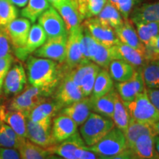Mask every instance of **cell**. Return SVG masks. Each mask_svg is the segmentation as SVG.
<instances>
[{
	"mask_svg": "<svg viewBox=\"0 0 159 159\" xmlns=\"http://www.w3.org/2000/svg\"><path fill=\"white\" fill-rule=\"evenodd\" d=\"M27 78L33 86L41 89L47 97L55 91L64 71L52 60L30 55L26 59Z\"/></svg>",
	"mask_w": 159,
	"mask_h": 159,
	"instance_id": "1",
	"label": "cell"
},
{
	"mask_svg": "<svg viewBox=\"0 0 159 159\" xmlns=\"http://www.w3.org/2000/svg\"><path fill=\"white\" fill-rule=\"evenodd\" d=\"M115 127L114 121L108 117L91 112L80 125V134L86 146H92Z\"/></svg>",
	"mask_w": 159,
	"mask_h": 159,
	"instance_id": "2",
	"label": "cell"
},
{
	"mask_svg": "<svg viewBox=\"0 0 159 159\" xmlns=\"http://www.w3.org/2000/svg\"><path fill=\"white\" fill-rule=\"evenodd\" d=\"M124 105L130 118L136 122L152 125L159 121V111L149 98L147 89Z\"/></svg>",
	"mask_w": 159,
	"mask_h": 159,
	"instance_id": "3",
	"label": "cell"
},
{
	"mask_svg": "<svg viewBox=\"0 0 159 159\" xmlns=\"http://www.w3.org/2000/svg\"><path fill=\"white\" fill-rule=\"evenodd\" d=\"M86 148L99 157H111L126 150L127 145L123 131L114 127L98 142Z\"/></svg>",
	"mask_w": 159,
	"mask_h": 159,
	"instance_id": "4",
	"label": "cell"
},
{
	"mask_svg": "<svg viewBox=\"0 0 159 159\" xmlns=\"http://www.w3.org/2000/svg\"><path fill=\"white\" fill-rule=\"evenodd\" d=\"M52 119L49 118L40 122H33L27 119V139L43 148H48L56 144L52 134Z\"/></svg>",
	"mask_w": 159,
	"mask_h": 159,
	"instance_id": "5",
	"label": "cell"
},
{
	"mask_svg": "<svg viewBox=\"0 0 159 159\" xmlns=\"http://www.w3.org/2000/svg\"><path fill=\"white\" fill-rule=\"evenodd\" d=\"M47 97L41 89L31 85L21 94L17 95L11 101L9 109L21 111L28 117L30 111L38 105L44 101Z\"/></svg>",
	"mask_w": 159,
	"mask_h": 159,
	"instance_id": "6",
	"label": "cell"
},
{
	"mask_svg": "<svg viewBox=\"0 0 159 159\" xmlns=\"http://www.w3.org/2000/svg\"><path fill=\"white\" fill-rule=\"evenodd\" d=\"M83 33V25H80L68 34L66 43V55L65 60V71H69L81 63H86L83 58L81 40ZM90 62V61H89Z\"/></svg>",
	"mask_w": 159,
	"mask_h": 159,
	"instance_id": "7",
	"label": "cell"
},
{
	"mask_svg": "<svg viewBox=\"0 0 159 159\" xmlns=\"http://www.w3.org/2000/svg\"><path fill=\"white\" fill-rule=\"evenodd\" d=\"M68 35L49 39L36 49L33 55L35 57L52 60L55 62L63 63L66 55V43Z\"/></svg>",
	"mask_w": 159,
	"mask_h": 159,
	"instance_id": "8",
	"label": "cell"
},
{
	"mask_svg": "<svg viewBox=\"0 0 159 159\" xmlns=\"http://www.w3.org/2000/svg\"><path fill=\"white\" fill-rule=\"evenodd\" d=\"M47 39L68 35L64 21L55 7L51 6L38 19Z\"/></svg>",
	"mask_w": 159,
	"mask_h": 159,
	"instance_id": "9",
	"label": "cell"
},
{
	"mask_svg": "<svg viewBox=\"0 0 159 159\" xmlns=\"http://www.w3.org/2000/svg\"><path fill=\"white\" fill-rule=\"evenodd\" d=\"M55 90L54 99L62 108L84 97L80 88L65 72Z\"/></svg>",
	"mask_w": 159,
	"mask_h": 159,
	"instance_id": "10",
	"label": "cell"
},
{
	"mask_svg": "<svg viewBox=\"0 0 159 159\" xmlns=\"http://www.w3.org/2000/svg\"><path fill=\"white\" fill-rule=\"evenodd\" d=\"M83 25L88 30L91 36L101 44L112 47L119 41L114 29L110 26L100 22L97 17L86 19Z\"/></svg>",
	"mask_w": 159,
	"mask_h": 159,
	"instance_id": "11",
	"label": "cell"
},
{
	"mask_svg": "<svg viewBox=\"0 0 159 159\" xmlns=\"http://www.w3.org/2000/svg\"><path fill=\"white\" fill-rule=\"evenodd\" d=\"M116 88L119 97L124 103L133 101L139 94L146 90L141 68L136 69L134 75L128 80L116 83Z\"/></svg>",
	"mask_w": 159,
	"mask_h": 159,
	"instance_id": "12",
	"label": "cell"
},
{
	"mask_svg": "<svg viewBox=\"0 0 159 159\" xmlns=\"http://www.w3.org/2000/svg\"><path fill=\"white\" fill-rule=\"evenodd\" d=\"M27 83V75L21 63L11 67L3 82V91L6 95L14 96L22 92Z\"/></svg>",
	"mask_w": 159,
	"mask_h": 159,
	"instance_id": "13",
	"label": "cell"
},
{
	"mask_svg": "<svg viewBox=\"0 0 159 159\" xmlns=\"http://www.w3.org/2000/svg\"><path fill=\"white\" fill-rule=\"evenodd\" d=\"M111 49L114 60H122L130 63L136 69L142 68L148 62L145 52L133 48L120 41L111 47Z\"/></svg>",
	"mask_w": 159,
	"mask_h": 159,
	"instance_id": "14",
	"label": "cell"
},
{
	"mask_svg": "<svg viewBox=\"0 0 159 159\" xmlns=\"http://www.w3.org/2000/svg\"><path fill=\"white\" fill-rule=\"evenodd\" d=\"M31 22L25 18H19L12 21L4 28L11 44L16 49L23 47L27 42Z\"/></svg>",
	"mask_w": 159,
	"mask_h": 159,
	"instance_id": "15",
	"label": "cell"
},
{
	"mask_svg": "<svg viewBox=\"0 0 159 159\" xmlns=\"http://www.w3.org/2000/svg\"><path fill=\"white\" fill-rule=\"evenodd\" d=\"M47 40L44 30L39 24H34L30 30L27 42L23 47L15 49V55L21 61L26 59L41 47Z\"/></svg>",
	"mask_w": 159,
	"mask_h": 159,
	"instance_id": "16",
	"label": "cell"
},
{
	"mask_svg": "<svg viewBox=\"0 0 159 159\" xmlns=\"http://www.w3.org/2000/svg\"><path fill=\"white\" fill-rule=\"evenodd\" d=\"M86 146L80 134L76 133L63 142L47 148L50 154L65 159H77L75 152L77 149Z\"/></svg>",
	"mask_w": 159,
	"mask_h": 159,
	"instance_id": "17",
	"label": "cell"
},
{
	"mask_svg": "<svg viewBox=\"0 0 159 159\" xmlns=\"http://www.w3.org/2000/svg\"><path fill=\"white\" fill-rule=\"evenodd\" d=\"M0 116L2 122L9 125L18 136L27 139V115L19 111L6 110L5 106L0 105Z\"/></svg>",
	"mask_w": 159,
	"mask_h": 159,
	"instance_id": "18",
	"label": "cell"
},
{
	"mask_svg": "<svg viewBox=\"0 0 159 159\" xmlns=\"http://www.w3.org/2000/svg\"><path fill=\"white\" fill-rule=\"evenodd\" d=\"M77 132V125L66 115L59 114L52 122V134L55 142L60 143Z\"/></svg>",
	"mask_w": 159,
	"mask_h": 159,
	"instance_id": "19",
	"label": "cell"
},
{
	"mask_svg": "<svg viewBox=\"0 0 159 159\" xmlns=\"http://www.w3.org/2000/svg\"><path fill=\"white\" fill-rule=\"evenodd\" d=\"M60 114L66 115L72 119L77 126H80L88 119L91 113L89 97L66 106L59 111Z\"/></svg>",
	"mask_w": 159,
	"mask_h": 159,
	"instance_id": "20",
	"label": "cell"
},
{
	"mask_svg": "<svg viewBox=\"0 0 159 159\" xmlns=\"http://www.w3.org/2000/svg\"><path fill=\"white\" fill-rule=\"evenodd\" d=\"M114 32L121 43L146 52L145 46L139 40L138 34L130 20L125 19L122 25L115 29Z\"/></svg>",
	"mask_w": 159,
	"mask_h": 159,
	"instance_id": "21",
	"label": "cell"
},
{
	"mask_svg": "<svg viewBox=\"0 0 159 159\" xmlns=\"http://www.w3.org/2000/svg\"><path fill=\"white\" fill-rule=\"evenodd\" d=\"M123 133H124L125 141H126L127 148L130 150L133 148L135 142L139 136L142 135L157 136L156 130L154 128L153 124H146V123L136 122L130 117L128 128L125 131H123Z\"/></svg>",
	"mask_w": 159,
	"mask_h": 159,
	"instance_id": "22",
	"label": "cell"
},
{
	"mask_svg": "<svg viewBox=\"0 0 159 159\" xmlns=\"http://www.w3.org/2000/svg\"><path fill=\"white\" fill-rule=\"evenodd\" d=\"M131 150L138 159H159L153 136L142 135L139 136Z\"/></svg>",
	"mask_w": 159,
	"mask_h": 159,
	"instance_id": "23",
	"label": "cell"
},
{
	"mask_svg": "<svg viewBox=\"0 0 159 159\" xmlns=\"http://www.w3.org/2000/svg\"><path fill=\"white\" fill-rule=\"evenodd\" d=\"M55 9L62 17L68 34L81 25L82 20L78 10L71 0H66Z\"/></svg>",
	"mask_w": 159,
	"mask_h": 159,
	"instance_id": "24",
	"label": "cell"
},
{
	"mask_svg": "<svg viewBox=\"0 0 159 159\" xmlns=\"http://www.w3.org/2000/svg\"><path fill=\"white\" fill-rule=\"evenodd\" d=\"M130 21L134 24L159 22V2L144 4L134 10Z\"/></svg>",
	"mask_w": 159,
	"mask_h": 159,
	"instance_id": "25",
	"label": "cell"
},
{
	"mask_svg": "<svg viewBox=\"0 0 159 159\" xmlns=\"http://www.w3.org/2000/svg\"><path fill=\"white\" fill-rule=\"evenodd\" d=\"M61 109L62 108L55 99L47 100L46 99L30 111L27 119L33 122H40L47 119H52Z\"/></svg>",
	"mask_w": 159,
	"mask_h": 159,
	"instance_id": "26",
	"label": "cell"
},
{
	"mask_svg": "<svg viewBox=\"0 0 159 159\" xmlns=\"http://www.w3.org/2000/svg\"><path fill=\"white\" fill-rule=\"evenodd\" d=\"M114 89H113L107 94L98 98L89 97L91 111L96 114L112 119L114 108Z\"/></svg>",
	"mask_w": 159,
	"mask_h": 159,
	"instance_id": "27",
	"label": "cell"
},
{
	"mask_svg": "<svg viewBox=\"0 0 159 159\" xmlns=\"http://www.w3.org/2000/svg\"><path fill=\"white\" fill-rule=\"evenodd\" d=\"M108 68L111 78L116 82L128 80L133 77L136 71L133 66L122 60H113L109 64Z\"/></svg>",
	"mask_w": 159,
	"mask_h": 159,
	"instance_id": "28",
	"label": "cell"
},
{
	"mask_svg": "<svg viewBox=\"0 0 159 159\" xmlns=\"http://www.w3.org/2000/svg\"><path fill=\"white\" fill-rule=\"evenodd\" d=\"M114 84L113 79L111 78L107 69L100 68L97 75L94 88L90 97L92 98H98L104 96L114 89Z\"/></svg>",
	"mask_w": 159,
	"mask_h": 159,
	"instance_id": "29",
	"label": "cell"
},
{
	"mask_svg": "<svg viewBox=\"0 0 159 159\" xmlns=\"http://www.w3.org/2000/svg\"><path fill=\"white\" fill-rule=\"evenodd\" d=\"M141 71L147 89H159V59L148 61Z\"/></svg>",
	"mask_w": 159,
	"mask_h": 159,
	"instance_id": "30",
	"label": "cell"
},
{
	"mask_svg": "<svg viewBox=\"0 0 159 159\" xmlns=\"http://www.w3.org/2000/svg\"><path fill=\"white\" fill-rule=\"evenodd\" d=\"M26 139L18 136L9 125L3 122L2 123L0 127V148L19 150Z\"/></svg>",
	"mask_w": 159,
	"mask_h": 159,
	"instance_id": "31",
	"label": "cell"
},
{
	"mask_svg": "<svg viewBox=\"0 0 159 159\" xmlns=\"http://www.w3.org/2000/svg\"><path fill=\"white\" fill-rule=\"evenodd\" d=\"M51 6L49 0H28L21 14L24 18L30 20V22L35 23Z\"/></svg>",
	"mask_w": 159,
	"mask_h": 159,
	"instance_id": "32",
	"label": "cell"
},
{
	"mask_svg": "<svg viewBox=\"0 0 159 159\" xmlns=\"http://www.w3.org/2000/svg\"><path fill=\"white\" fill-rule=\"evenodd\" d=\"M114 108L112 120L114 121L115 127L119 128L122 131H125L128 126L130 116H129L128 111L125 108L124 102H122L116 90H114Z\"/></svg>",
	"mask_w": 159,
	"mask_h": 159,
	"instance_id": "33",
	"label": "cell"
},
{
	"mask_svg": "<svg viewBox=\"0 0 159 159\" xmlns=\"http://www.w3.org/2000/svg\"><path fill=\"white\" fill-rule=\"evenodd\" d=\"M97 19L104 25L110 26L113 29H116L123 24V19L118 10L114 5L106 2Z\"/></svg>",
	"mask_w": 159,
	"mask_h": 159,
	"instance_id": "34",
	"label": "cell"
},
{
	"mask_svg": "<svg viewBox=\"0 0 159 159\" xmlns=\"http://www.w3.org/2000/svg\"><path fill=\"white\" fill-rule=\"evenodd\" d=\"M18 151L21 159H48L50 155L47 149L35 144L27 139Z\"/></svg>",
	"mask_w": 159,
	"mask_h": 159,
	"instance_id": "35",
	"label": "cell"
},
{
	"mask_svg": "<svg viewBox=\"0 0 159 159\" xmlns=\"http://www.w3.org/2000/svg\"><path fill=\"white\" fill-rule=\"evenodd\" d=\"M114 60L111 47H107L97 42L94 53L91 57V62L96 63L99 67L108 69L111 61Z\"/></svg>",
	"mask_w": 159,
	"mask_h": 159,
	"instance_id": "36",
	"label": "cell"
},
{
	"mask_svg": "<svg viewBox=\"0 0 159 159\" xmlns=\"http://www.w3.org/2000/svg\"><path fill=\"white\" fill-rule=\"evenodd\" d=\"M139 39L145 47L152 38L159 35V22L135 24Z\"/></svg>",
	"mask_w": 159,
	"mask_h": 159,
	"instance_id": "37",
	"label": "cell"
},
{
	"mask_svg": "<svg viewBox=\"0 0 159 159\" xmlns=\"http://www.w3.org/2000/svg\"><path fill=\"white\" fill-rule=\"evenodd\" d=\"M100 67L96 63L91 62L88 71L83 76L80 83V90L84 97L91 96L97 75L98 74Z\"/></svg>",
	"mask_w": 159,
	"mask_h": 159,
	"instance_id": "38",
	"label": "cell"
},
{
	"mask_svg": "<svg viewBox=\"0 0 159 159\" xmlns=\"http://www.w3.org/2000/svg\"><path fill=\"white\" fill-rule=\"evenodd\" d=\"M18 16V11L9 0H0V27H5Z\"/></svg>",
	"mask_w": 159,
	"mask_h": 159,
	"instance_id": "39",
	"label": "cell"
},
{
	"mask_svg": "<svg viewBox=\"0 0 159 159\" xmlns=\"http://www.w3.org/2000/svg\"><path fill=\"white\" fill-rule=\"evenodd\" d=\"M83 33L82 40H81L82 53L85 61H87V62H89V61H91V57H92L94 49L96 48L97 41L91 36L88 30L85 28L83 25Z\"/></svg>",
	"mask_w": 159,
	"mask_h": 159,
	"instance_id": "40",
	"label": "cell"
},
{
	"mask_svg": "<svg viewBox=\"0 0 159 159\" xmlns=\"http://www.w3.org/2000/svg\"><path fill=\"white\" fill-rule=\"evenodd\" d=\"M145 48L147 61L159 59V35L152 38Z\"/></svg>",
	"mask_w": 159,
	"mask_h": 159,
	"instance_id": "41",
	"label": "cell"
},
{
	"mask_svg": "<svg viewBox=\"0 0 159 159\" xmlns=\"http://www.w3.org/2000/svg\"><path fill=\"white\" fill-rule=\"evenodd\" d=\"M106 2L104 0H87V9L85 19L96 17L102 11Z\"/></svg>",
	"mask_w": 159,
	"mask_h": 159,
	"instance_id": "42",
	"label": "cell"
},
{
	"mask_svg": "<svg viewBox=\"0 0 159 159\" xmlns=\"http://www.w3.org/2000/svg\"><path fill=\"white\" fill-rule=\"evenodd\" d=\"M11 41L5 29L0 27V57L11 55Z\"/></svg>",
	"mask_w": 159,
	"mask_h": 159,
	"instance_id": "43",
	"label": "cell"
},
{
	"mask_svg": "<svg viewBox=\"0 0 159 159\" xmlns=\"http://www.w3.org/2000/svg\"><path fill=\"white\" fill-rule=\"evenodd\" d=\"M134 2L135 0H117L115 7L122 14L124 19H128Z\"/></svg>",
	"mask_w": 159,
	"mask_h": 159,
	"instance_id": "44",
	"label": "cell"
},
{
	"mask_svg": "<svg viewBox=\"0 0 159 159\" xmlns=\"http://www.w3.org/2000/svg\"><path fill=\"white\" fill-rule=\"evenodd\" d=\"M13 57L11 55L0 57V83H3L7 71L11 69Z\"/></svg>",
	"mask_w": 159,
	"mask_h": 159,
	"instance_id": "45",
	"label": "cell"
},
{
	"mask_svg": "<svg viewBox=\"0 0 159 159\" xmlns=\"http://www.w3.org/2000/svg\"><path fill=\"white\" fill-rule=\"evenodd\" d=\"M75 156L77 159H99L98 155L89 150L86 146L77 149L75 152Z\"/></svg>",
	"mask_w": 159,
	"mask_h": 159,
	"instance_id": "46",
	"label": "cell"
},
{
	"mask_svg": "<svg viewBox=\"0 0 159 159\" xmlns=\"http://www.w3.org/2000/svg\"><path fill=\"white\" fill-rule=\"evenodd\" d=\"M0 159H21V157L17 150L0 148Z\"/></svg>",
	"mask_w": 159,
	"mask_h": 159,
	"instance_id": "47",
	"label": "cell"
},
{
	"mask_svg": "<svg viewBox=\"0 0 159 159\" xmlns=\"http://www.w3.org/2000/svg\"><path fill=\"white\" fill-rule=\"evenodd\" d=\"M102 159H138V158L135 156L132 150L127 148L123 152L118 155L111 157H100Z\"/></svg>",
	"mask_w": 159,
	"mask_h": 159,
	"instance_id": "48",
	"label": "cell"
},
{
	"mask_svg": "<svg viewBox=\"0 0 159 159\" xmlns=\"http://www.w3.org/2000/svg\"><path fill=\"white\" fill-rule=\"evenodd\" d=\"M149 98L159 111V89H147Z\"/></svg>",
	"mask_w": 159,
	"mask_h": 159,
	"instance_id": "49",
	"label": "cell"
},
{
	"mask_svg": "<svg viewBox=\"0 0 159 159\" xmlns=\"http://www.w3.org/2000/svg\"><path fill=\"white\" fill-rule=\"evenodd\" d=\"M77 7H78V11L80 16L81 20L85 19L86 16V9H87V0H77Z\"/></svg>",
	"mask_w": 159,
	"mask_h": 159,
	"instance_id": "50",
	"label": "cell"
},
{
	"mask_svg": "<svg viewBox=\"0 0 159 159\" xmlns=\"http://www.w3.org/2000/svg\"><path fill=\"white\" fill-rule=\"evenodd\" d=\"M11 2L18 7H24L27 5L28 0H9Z\"/></svg>",
	"mask_w": 159,
	"mask_h": 159,
	"instance_id": "51",
	"label": "cell"
},
{
	"mask_svg": "<svg viewBox=\"0 0 159 159\" xmlns=\"http://www.w3.org/2000/svg\"><path fill=\"white\" fill-rule=\"evenodd\" d=\"M65 1L66 0H49L50 5L52 6L53 7H55V8H57L60 5H61V4Z\"/></svg>",
	"mask_w": 159,
	"mask_h": 159,
	"instance_id": "52",
	"label": "cell"
},
{
	"mask_svg": "<svg viewBox=\"0 0 159 159\" xmlns=\"http://www.w3.org/2000/svg\"><path fill=\"white\" fill-rule=\"evenodd\" d=\"M155 144H156L157 152H158V153L159 155V136H158V135L155 136Z\"/></svg>",
	"mask_w": 159,
	"mask_h": 159,
	"instance_id": "53",
	"label": "cell"
},
{
	"mask_svg": "<svg viewBox=\"0 0 159 159\" xmlns=\"http://www.w3.org/2000/svg\"><path fill=\"white\" fill-rule=\"evenodd\" d=\"M153 126H154V128H155V129H156V130L157 135H158V136H159V121H158V122H156V123H154Z\"/></svg>",
	"mask_w": 159,
	"mask_h": 159,
	"instance_id": "54",
	"label": "cell"
},
{
	"mask_svg": "<svg viewBox=\"0 0 159 159\" xmlns=\"http://www.w3.org/2000/svg\"><path fill=\"white\" fill-rule=\"evenodd\" d=\"M48 159H65V158H61V157L55 156V155L50 154V155H49Z\"/></svg>",
	"mask_w": 159,
	"mask_h": 159,
	"instance_id": "55",
	"label": "cell"
},
{
	"mask_svg": "<svg viewBox=\"0 0 159 159\" xmlns=\"http://www.w3.org/2000/svg\"><path fill=\"white\" fill-rule=\"evenodd\" d=\"M108 2H109L111 4V5H114V7L115 6H116V2H117V0H108Z\"/></svg>",
	"mask_w": 159,
	"mask_h": 159,
	"instance_id": "56",
	"label": "cell"
},
{
	"mask_svg": "<svg viewBox=\"0 0 159 159\" xmlns=\"http://www.w3.org/2000/svg\"><path fill=\"white\" fill-rule=\"evenodd\" d=\"M72 2V3L74 4V5L77 7V10H78V7H77V0H71Z\"/></svg>",
	"mask_w": 159,
	"mask_h": 159,
	"instance_id": "57",
	"label": "cell"
},
{
	"mask_svg": "<svg viewBox=\"0 0 159 159\" xmlns=\"http://www.w3.org/2000/svg\"><path fill=\"white\" fill-rule=\"evenodd\" d=\"M2 85H3V83H0V96H1L2 90Z\"/></svg>",
	"mask_w": 159,
	"mask_h": 159,
	"instance_id": "58",
	"label": "cell"
},
{
	"mask_svg": "<svg viewBox=\"0 0 159 159\" xmlns=\"http://www.w3.org/2000/svg\"><path fill=\"white\" fill-rule=\"evenodd\" d=\"M104 1H105V2H107V0H104Z\"/></svg>",
	"mask_w": 159,
	"mask_h": 159,
	"instance_id": "59",
	"label": "cell"
},
{
	"mask_svg": "<svg viewBox=\"0 0 159 159\" xmlns=\"http://www.w3.org/2000/svg\"><path fill=\"white\" fill-rule=\"evenodd\" d=\"M99 159H102V158H99Z\"/></svg>",
	"mask_w": 159,
	"mask_h": 159,
	"instance_id": "60",
	"label": "cell"
}]
</instances>
